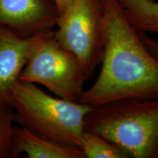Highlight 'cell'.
<instances>
[{"label": "cell", "mask_w": 158, "mask_h": 158, "mask_svg": "<svg viewBox=\"0 0 158 158\" xmlns=\"http://www.w3.org/2000/svg\"><path fill=\"white\" fill-rule=\"evenodd\" d=\"M101 1V68L94 84L84 89L80 102L94 108L127 99L158 98V59L144 45L119 0Z\"/></svg>", "instance_id": "1"}, {"label": "cell", "mask_w": 158, "mask_h": 158, "mask_svg": "<svg viewBox=\"0 0 158 158\" xmlns=\"http://www.w3.org/2000/svg\"><path fill=\"white\" fill-rule=\"evenodd\" d=\"M7 101L19 125L59 145L80 148L85 119L92 107L52 97L36 84L19 80L12 86Z\"/></svg>", "instance_id": "2"}, {"label": "cell", "mask_w": 158, "mask_h": 158, "mask_svg": "<svg viewBox=\"0 0 158 158\" xmlns=\"http://www.w3.org/2000/svg\"><path fill=\"white\" fill-rule=\"evenodd\" d=\"M85 131L103 136L130 157H154L158 142V98L127 99L92 107Z\"/></svg>", "instance_id": "3"}, {"label": "cell", "mask_w": 158, "mask_h": 158, "mask_svg": "<svg viewBox=\"0 0 158 158\" xmlns=\"http://www.w3.org/2000/svg\"><path fill=\"white\" fill-rule=\"evenodd\" d=\"M87 80L81 61L59 42L54 29L36 35L19 81L42 85L58 98L80 102Z\"/></svg>", "instance_id": "4"}, {"label": "cell", "mask_w": 158, "mask_h": 158, "mask_svg": "<svg viewBox=\"0 0 158 158\" xmlns=\"http://www.w3.org/2000/svg\"><path fill=\"white\" fill-rule=\"evenodd\" d=\"M55 34L59 42L78 57L89 80L100 64L103 49L101 0H71L59 15Z\"/></svg>", "instance_id": "5"}, {"label": "cell", "mask_w": 158, "mask_h": 158, "mask_svg": "<svg viewBox=\"0 0 158 158\" xmlns=\"http://www.w3.org/2000/svg\"><path fill=\"white\" fill-rule=\"evenodd\" d=\"M54 0H0V28L27 38L57 25Z\"/></svg>", "instance_id": "6"}, {"label": "cell", "mask_w": 158, "mask_h": 158, "mask_svg": "<svg viewBox=\"0 0 158 158\" xmlns=\"http://www.w3.org/2000/svg\"><path fill=\"white\" fill-rule=\"evenodd\" d=\"M35 36L23 38L0 28V99L7 100L27 62Z\"/></svg>", "instance_id": "7"}, {"label": "cell", "mask_w": 158, "mask_h": 158, "mask_svg": "<svg viewBox=\"0 0 158 158\" xmlns=\"http://www.w3.org/2000/svg\"><path fill=\"white\" fill-rule=\"evenodd\" d=\"M84 158L81 149L65 147L36 135L24 127L15 125L13 137V157Z\"/></svg>", "instance_id": "8"}, {"label": "cell", "mask_w": 158, "mask_h": 158, "mask_svg": "<svg viewBox=\"0 0 158 158\" xmlns=\"http://www.w3.org/2000/svg\"><path fill=\"white\" fill-rule=\"evenodd\" d=\"M125 14L138 31L158 35V1L119 0Z\"/></svg>", "instance_id": "9"}, {"label": "cell", "mask_w": 158, "mask_h": 158, "mask_svg": "<svg viewBox=\"0 0 158 158\" xmlns=\"http://www.w3.org/2000/svg\"><path fill=\"white\" fill-rule=\"evenodd\" d=\"M80 149L84 158H127L126 152L103 136L85 131Z\"/></svg>", "instance_id": "10"}, {"label": "cell", "mask_w": 158, "mask_h": 158, "mask_svg": "<svg viewBox=\"0 0 158 158\" xmlns=\"http://www.w3.org/2000/svg\"><path fill=\"white\" fill-rule=\"evenodd\" d=\"M15 112L7 100L0 99V158L13 157Z\"/></svg>", "instance_id": "11"}, {"label": "cell", "mask_w": 158, "mask_h": 158, "mask_svg": "<svg viewBox=\"0 0 158 158\" xmlns=\"http://www.w3.org/2000/svg\"><path fill=\"white\" fill-rule=\"evenodd\" d=\"M140 34L142 41L147 46L148 50L158 59V41L150 37L147 33L140 31Z\"/></svg>", "instance_id": "12"}, {"label": "cell", "mask_w": 158, "mask_h": 158, "mask_svg": "<svg viewBox=\"0 0 158 158\" xmlns=\"http://www.w3.org/2000/svg\"><path fill=\"white\" fill-rule=\"evenodd\" d=\"M71 0H54L55 4L56 5L57 10H58L59 15H61L64 12L67 6L69 5Z\"/></svg>", "instance_id": "13"}, {"label": "cell", "mask_w": 158, "mask_h": 158, "mask_svg": "<svg viewBox=\"0 0 158 158\" xmlns=\"http://www.w3.org/2000/svg\"><path fill=\"white\" fill-rule=\"evenodd\" d=\"M154 157H157L158 158V142H157V146H156L155 156H154Z\"/></svg>", "instance_id": "14"}]
</instances>
